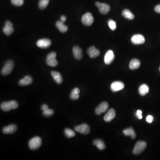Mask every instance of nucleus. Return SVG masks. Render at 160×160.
Returning a JSON list of instances; mask_svg holds the SVG:
<instances>
[{"label": "nucleus", "instance_id": "obj_18", "mask_svg": "<svg viewBox=\"0 0 160 160\" xmlns=\"http://www.w3.org/2000/svg\"><path fill=\"white\" fill-rule=\"evenodd\" d=\"M16 129H17L16 126L14 124H12L10 126L5 127L3 128L2 131L5 134H11L14 133L16 130Z\"/></svg>", "mask_w": 160, "mask_h": 160}, {"label": "nucleus", "instance_id": "obj_3", "mask_svg": "<svg viewBox=\"0 0 160 160\" xmlns=\"http://www.w3.org/2000/svg\"><path fill=\"white\" fill-rule=\"evenodd\" d=\"M146 143L145 141H138L133 150V153L134 155H140L146 149Z\"/></svg>", "mask_w": 160, "mask_h": 160}, {"label": "nucleus", "instance_id": "obj_27", "mask_svg": "<svg viewBox=\"0 0 160 160\" xmlns=\"http://www.w3.org/2000/svg\"><path fill=\"white\" fill-rule=\"evenodd\" d=\"M80 89L77 88L74 89L71 93H70V98L72 100H78L79 98Z\"/></svg>", "mask_w": 160, "mask_h": 160}, {"label": "nucleus", "instance_id": "obj_16", "mask_svg": "<svg viewBox=\"0 0 160 160\" xmlns=\"http://www.w3.org/2000/svg\"><path fill=\"white\" fill-rule=\"evenodd\" d=\"M73 54L75 59L80 60L83 58V51L82 49L78 46H75L73 48Z\"/></svg>", "mask_w": 160, "mask_h": 160}, {"label": "nucleus", "instance_id": "obj_37", "mask_svg": "<svg viewBox=\"0 0 160 160\" xmlns=\"http://www.w3.org/2000/svg\"><path fill=\"white\" fill-rule=\"evenodd\" d=\"M66 21V17L65 16H60V21L63 22H65Z\"/></svg>", "mask_w": 160, "mask_h": 160}, {"label": "nucleus", "instance_id": "obj_24", "mask_svg": "<svg viewBox=\"0 0 160 160\" xmlns=\"http://www.w3.org/2000/svg\"><path fill=\"white\" fill-rule=\"evenodd\" d=\"M149 88L146 84H143L140 86L138 89V92L141 96H145L149 93Z\"/></svg>", "mask_w": 160, "mask_h": 160}, {"label": "nucleus", "instance_id": "obj_12", "mask_svg": "<svg viewBox=\"0 0 160 160\" xmlns=\"http://www.w3.org/2000/svg\"><path fill=\"white\" fill-rule=\"evenodd\" d=\"M131 42L134 45L142 44L145 42V38L142 35H134L132 38Z\"/></svg>", "mask_w": 160, "mask_h": 160}, {"label": "nucleus", "instance_id": "obj_4", "mask_svg": "<svg viewBox=\"0 0 160 160\" xmlns=\"http://www.w3.org/2000/svg\"><path fill=\"white\" fill-rule=\"evenodd\" d=\"M57 54L55 52H51L48 54L46 57V62L47 65L51 67H55L58 64V62L56 60Z\"/></svg>", "mask_w": 160, "mask_h": 160}, {"label": "nucleus", "instance_id": "obj_8", "mask_svg": "<svg viewBox=\"0 0 160 160\" xmlns=\"http://www.w3.org/2000/svg\"><path fill=\"white\" fill-rule=\"evenodd\" d=\"M75 131L83 134H88L90 132V128L88 125L83 124L75 127Z\"/></svg>", "mask_w": 160, "mask_h": 160}, {"label": "nucleus", "instance_id": "obj_26", "mask_svg": "<svg viewBox=\"0 0 160 160\" xmlns=\"http://www.w3.org/2000/svg\"><path fill=\"white\" fill-rule=\"evenodd\" d=\"M122 14L125 18H126L127 19L130 20L133 19L135 17L134 14L132 13L130 11L127 10V9H126L123 11Z\"/></svg>", "mask_w": 160, "mask_h": 160}, {"label": "nucleus", "instance_id": "obj_25", "mask_svg": "<svg viewBox=\"0 0 160 160\" xmlns=\"http://www.w3.org/2000/svg\"><path fill=\"white\" fill-rule=\"evenodd\" d=\"M93 144L97 146L99 150H103L106 148V145L103 141L100 139H96L93 141Z\"/></svg>", "mask_w": 160, "mask_h": 160}, {"label": "nucleus", "instance_id": "obj_23", "mask_svg": "<svg viewBox=\"0 0 160 160\" xmlns=\"http://www.w3.org/2000/svg\"><path fill=\"white\" fill-rule=\"evenodd\" d=\"M123 132L126 136H130L132 139H135L136 137V134L133 128L130 127L126 128V130H124Z\"/></svg>", "mask_w": 160, "mask_h": 160}, {"label": "nucleus", "instance_id": "obj_38", "mask_svg": "<svg viewBox=\"0 0 160 160\" xmlns=\"http://www.w3.org/2000/svg\"><path fill=\"white\" fill-rule=\"evenodd\" d=\"M159 70H160V68H159Z\"/></svg>", "mask_w": 160, "mask_h": 160}, {"label": "nucleus", "instance_id": "obj_10", "mask_svg": "<svg viewBox=\"0 0 160 160\" xmlns=\"http://www.w3.org/2000/svg\"><path fill=\"white\" fill-rule=\"evenodd\" d=\"M51 41L49 39L43 38L39 40L36 42V45L39 48L42 49H46L51 45Z\"/></svg>", "mask_w": 160, "mask_h": 160}, {"label": "nucleus", "instance_id": "obj_2", "mask_svg": "<svg viewBox=\"0 0 160 160\" xmlns=\"http://www.w3.org/2000/svg\"><path fill=\"white\" fill-rule=\"evenodd\" d=\"M41 139L39 137H35L29 141V148L33 150H37L41 146Z\"/></svg>", "mask_w": 160, "mask_h": 160}, {"label": "nucleus", "instance_id": "obj_33", "mask_svg": "<svg viewBox=\"0 0 160 160\" xmlns=\"http://www.w3.org/2000/svg\"><path fill=\"white\" fill-rule=\"evenodd\" d=\"M142 112L141 110H138L137 111L136 113V115L137 117H138L139 119H141L142 118Z\"/></svg>", "mask_w": 160, "mask_h": 160}, {"label": "nucleus", "instance_id": "obj_32", "mask_svg": "<svg viewBox=\"0 0 160 160\" xmlns=\"http://www.w3.org/2000/svg\"><path fill=\"white\" fill-rule=\"evenodd\" d=\"M54 110H52V109L48 108L47 110H45V111H43V114L44 116H45V117H48L52 116L53 114H54Z\"/></svg>", "mask_w": 160, "mask_h": 160}, {"label": "nucleus", "instance_id": "obj_31", "mask_svg": "<svg viewBox=\"0 0 160 160\" xmlns=\"http://www.w3.org/2000/svg\"><path fill=\"white\" fill-rule=\"evenodd\" d=\"M108 25L109 28L111 29V30H116L117 28V25H116V23L113 20H109L108 21Z\"/></svg>", "mask_w": 160, "mask_h": 160}, {"label": "nucleus", "instance_id": "obj_6", "mask_svg": "<svg viewBox=\"0 0 160 160\" xmlns=\"http://www.w3.org/2000/svg\"><path fill=\"white\" fill-rule=\"evenodd\" d=\"M82 21L83 24L85 26H91L94 21V18L91 13H87L83 15Z\"/></svg>", "mask_w": 160, "mask_h": 160}, {"label": "nucleus", "instance_id": "obj_29", "mask_svg": "<svg viewBox=\"0 0 160 160\" xmlns=\"http://www.w3.org/2000/svg\"><path fill=\"white\" fill-rule=\"evenodd\" d=\"M65 134L68 138H71L75 136V133L70 128H67L65 130Z\"/></svg>", "mask_w": 160, "mask_h": 160}, {"label": "nucleus", "instance_id": "obj_11", "mask_svg": "<svg viewBox=\"0 0 160 160\" xmlns=\"http://www.w3.org/2000/svg\"><path fill=\"white\" fill-rule=\"evenodd\" d=\"M108 108V103L106 102H103L96 108L95 113L97 115H100L102 113L105 112Z\"/></svg>", "mask_w": 160, "mask_h": 160}, {"label": "nucleus", "instance_id": "obj_35", "mask_svg": "<svg viewBox=\"0 0 160 160\" xmlns=\"http://www.w3.org/2000/svg\"><path fill=\"white\" fill-rule=\"evenodd\" d=\"M155 10L156 12L160 14V4L157 5L155 7Z\"/></svg>", "mask_w": 160, "mask_h": 160}, {"label": "nucleus", "instance_id": "obj_17", "mask_svg": "<svg viewBox=\"0 0 160 160\" xmlns=\"http://www.w3.org/2000/svg\"><path fill=\"white\" fill-rule=\"evenodd\" d=\"M116 116V113L113 108H111L108 110L106 114L104 116V119L105 122H111L114 119Z\"/></svg>", "mask_w": 160, "mask_h": 160}, {"label": "nucleus", "instance_id": "obj_20", "mask_svg": "<svg viewBox=\"0 0 160 160\" xmlns=\"http://www.w3.org/2000/svg\"><path fill=\"white\" fill-rule=\"evenodd\" d=\"M51 75L54 81L58 84H60L62 82L63 79L60 74L57 71H53L51 72Z\"/></svg>", "mask_w": 160, "mask_h": 160}, {"label": "nucleus", "instance_id": "obj_28", "mask_svg": "<svg viewBox=\"0 0 160 160\" xmlns=\"http://www.w3.org/2000/svg\"><path fill=\"white\" fill-rule=\"evenodd\" d=\"M49 0H40L39 2V8L41 10H44L47 7L49 3Z\"/></svg>", "mask_w": 160, "mask_h": 160}, {"label": "nucleus", "instance_id": "obj_9", "mask_svg": "<svg viewBox=\"0 0 160 160\" xmlns=\"http://www.w3.org/2000/svg\"><path fill=\"white\" fill-rule=\"evenodd\" d=\"M13 25L11 21H7L5 23V25L3 29V32L6 35L10 36L14 32Z\"/></svg>", "mask_w": 160, "mask_h": 160}, {"label": "nucleus", "instance_id": "obj_36", "mask_svg": "<svg viewBox=\"0 0 160 160\" xmlns=\"http://www.w3.org/2000/svg\"><path fill=\"white\" fill-rule=\"evenodd\" d=\"M41 108L42 111H44L45 110L48 109V108H48V106H47V104H43V105L41 106Z\"/></svg>", "mask_w": 160, "mask_h": 160}, {"label": "nucleus", "instance_id": "obj_5", "mask_svg": "<svg viewBox=\"0 0 160 160\" xmlns=\"http://www.w3.org/2000/svg\"><path fill=\"white\" fill-rule=\"evenodd\" d=\"M14 62L12 60H7L1 70V74L4 76L9 75L14 68Z\"/></svg>", "mask_w": 160, "mask_h": 160}, {"label": "nucleus", "instance_id": "obj_34", "mask_svg": "<svg viewBox=\"0 0 160 160\" xmlns=\"http://www.w3.org/2000/svg\"><path fill=\"white\" fill-rule=\"evenodd\" d=\"M146 120V122H147L149 123H151L153 121V117L151 115H148L147 117Z\"/></svg>", "mask_w": 160, "mask_h": 160}, {"label": "nucleus", "instance_id": "obj_15", "mask_svg": "<svg viewBox=\"0 0 160 160\" xmlns=\"http://www.w3.org/2000/svg\"><path fill=\"white\" fill-rule=\"evenodd\" d=\"M125 87L124 83L121 82H115L111 85V90L112 92H116L123 89Z\"/></svg>", "mask_w": 160, "mask_h": 160}, {"label": "nucleus", "instance_id": "obj_19", "mask_svg": "<svg viewBox=\"0 0 160 160\" xmlns=\"http://www.w3.org/2000/svg\"><path fill=\"white\" fill-rule=\"evenodd\" d=\"M33 82V79L32 77L30 76H25L22 79L20 80L19 82V84L21 86H26L31 84Z\"/></svg>", "mask_w": 160, "mask_h": 160}, {"label": "nucleus", "instance_id": "obj_22", "mask_svg": "<svg viewBox=\"0 0 160 160\" xmlns=\"http://www.w3.org/2000/svg\"><path fill=\"white\" fill-rule=\"evenodd\" d=\"M140 65H141V63L138 59H133L130 62L129 67H130V69H132V70H134V69L139 68Z\"/></svg>", "mask_w": 160, "mask_h": 160}, {"label": "nucleus", "instance_id": "obj_30", "mask_svg": "<svg viewBox=\"0 0 160 160\" xmlns=\"http://www.w3.org/2000/svg\"><path fill=\"white\" fill-rule=\"evenodd\" d=\"M12 4L16 6H21L24 4V0H11Z\"/></svg>", "mask_w": 160, "mask_h": 160}, {"label": "nucleus", "instance_id": "obj_14", "mask_svg": "<svg viewBox=\"0 0 160 160\" xmlns=\"http://www.w3.org/2000/svg\"><path fill=\"white\" fill-rule=\"evenodd\" d=\"M87 53L88 54L89 57L92 58H95L99 56L100 54L99 50H98L94 46L89 47L87 49Z\"/></svg>", "mask_w": 160, "mask_h": 160}, {"label": "nucleus", "instance_id": "obj_21", "mask_svg": "<svg viewBox=\"0 0 160 160\" xmlns=\"http://www.w3.org/2000/svg\"><path fill=\"white\" fill-rule=\"evenodd\" d=\"M56 26L60 32L62 33H65L68 30V27L64 24V22L61 21H57L56 23Z\"/></svg>", "mask_w": 160, "mask_h": 160}, {"label": "nucleus", "instance_id": "obj_13", "mask_svg": "<svg viewBox=\"0 0 160 160\" xmlns=\"http://www.w3.org/2000/svg\"><path fill=\"white\" fill-rule=\"evenodd\" d=\"M114 58L115 55L113 51L111 50H108L104 56V63L106 65L110 64L114 60Z\"/></svg>", "mask_w": 160, "mask_h": 160}, {"label": "nucleus", "instance_id": "obj_7", "mask_svg": "<svg viewBox=\"0 0 160 160\" xmlns=\"http://www.w3.org/2000/svg\"><path fill=\"white\" fill-rule=\"evenodd\" d=\"M96 6L99 8L100 13L102 14H107L110 10V7L107 4L97 2L95 3Z\"/></svg>", "mask_w": 160, "mask_h": 160}, {"label": "nucleus", "instance_id": "obj_1", "mask_svg": "<svg viewBox=\"0 0 160 160\" xmlns=\"http://www.w3.org/2000/svg\"><path fill=\"white\" fill-rule=\"evenodd\" d=\"M18 104L15 101L4 102L1 105V108L4 111H9L12 109H15L18 107Z\"/></svg>", "mask_w": 160, "mask_h": 160}]
</instances>
